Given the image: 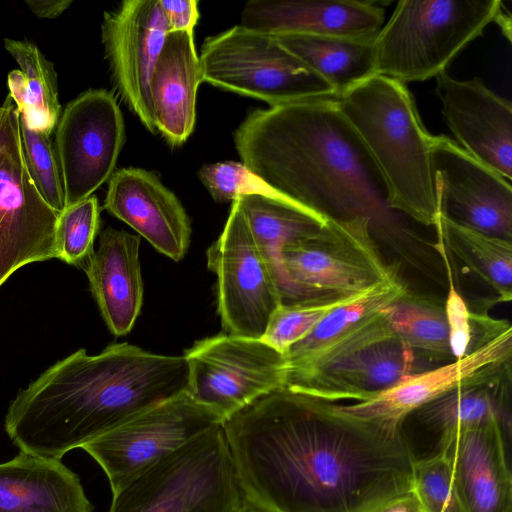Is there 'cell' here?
<instances>
[{
	"label": "cell",
	"instance_id": "24",
	"mask_svg": "<svg viewBox=\"0 0 512 512\" xmlns=\"http://www.w3.org/2000/svg\"><path fill=\"white\" fill-rule=\"evenodd\" d=\"M0 512H93V505L61 459L20 451L0 463Z\"/></svg>",
	"mask_w": 512,
	"mask_h": 512
},
{
	"label": "cell",
	"instance_id": "25",
	"mask_svg": "<svg viewBox=\"0 0 512 512\" xmlns=\"http://www.w3.org/2000/svg\"><path fill=\"white\" fill-rule=\"evenodd\" d=\"M510 380L511 376L454 389L410 414L407 418L415 419L432 436L433 444L427 455L442 437L456 431L492 420L511 426Z\"/></svg>",
	"mask_w": 512,
	"mask_h": 512
},
{
	"label": "cell",
	"instance_id": "20",
	"mask_svg": "<svg viewBox=\"0 0 512 512\" xmlns=\"http://www.w3.org/2000/svg\"><path fill=\"white\" fill-rule=\"evenodd\" d=\"M104 208L160 253L174 261L185 256L191 236L189 217L175 194L153 172L141 168L114 172Z\"/></svg>",
	"mask_w": 512,
	"mask_h": 512
},
{
	"label": "cell",
	"instance_id": "27",
	"mask_svg": "<svg viewBox=\"0 0 512 512\" xmlns=\"http://www.w3.org/2000/svg\"><path fill=\"white\" fill-rule=\"evenodd\" d=\"M4 47L19 66L7 76L8 95L31 129L50 136L61 115L53 63L31 41L5 38Z\"/></svg>",
	"mask_w": 512,
	"mask_h": 512
},
{
	"label": "cell",
	"instance_id": "29",
	"mask_svg": "<svg viewBox=\"0 0 512 512\" xmlns=\"http://www.w3.org/2000/svg\"><path fill=\"white\" fill-rule=\"evenodd\" d=\"M407 289L399 275L363 292L336 308L311 333L286 352L288 369L304 366L372 320Z\"/></svg>",
	"mask_w": 512,
	"mask_h": 512
},
{
	"label": "cell",
	"instance_id": "14",
	"mask_svg": "<svg viewBox=\"0 0 512 512\" xmlns=\"http://www.w3.org/2000/svg\"><path fill=\"white\" fill-rule=\"evenodd\" d=\"M124 142L123 116L111 91L89 89L67 104L54 144L65 207L92 196L110 179Z\"/></svg>",
	"mask_w": 512,
	"mask_h": 512
},
{
	"label": "cell",
	"instance_id": "4",
	"mask_svg": "<svg viewBox=\"0 0 512 512\" xmlns=\"http://www.w3.org/2000/svg\"><path fill=\"white\" fill-rule=\"evenodd\" d=\"M335 99L385 181L389 209L435 226L433 135L406 84L375 74Z\"/></svg>",
	"mask_w": 512,
	"mask_h": 512
},
{
	"label": "cell",
	"instance_id": "16",
	"mask_svg": "<svg viewBox=\"0 0 512 512\" xmlns=\"http://www.w3.org/2000/svg\"><path fill=\"white\" fill-rule=\"evenodd\" d=\"M168 33L159 0H125L104 13L101 25L114 87L152 133L156 128L150 81Z\"/></svg>",
	"mask_w": 512,
	"mask_h": 512
},
{
	"label": "cell",
	"instance_id": "26",
	"mask_svg": "<svg viewBox=\"0 0 512 512\" xmlns=\"http://www.w3.org/2000/svg\"><path fill=\"white\" fill-rule=\"evenodd\" d=\"M375 36L350 38L323 35H276L274 37L283 48L327 82L335 90L337 98L349 88L376 74Z\"/></svg>",
	"mask_w": 512,
	"mask_h": 512
},
{
	"label": "cell",
	"instance_id": "34",
	"mask_svg": "<svg viewBox=\"0 0 512 512\" xmlns=\"http://www.w3.org/2000/svg\"><path fill=\"white\" fill-rule=\"evenodd\" d=\"M100 227V207L95 196L65 207L55 227L57 258L79 265L94 251V240Z\"/></svg>",
	"mask_w": 512,
	"mask_h": 512
},
{
	"label": "cell",
	"instance_id": "9",
	"mask_svg": "<svg viewBox=\"0 0 512 512\" xmlns=\"http://www.w3.org/2000/svg\"><path fill=\"white\" fill-rule=\"evenodd\" d=\"M199 60L203 82L270 107L336 98L335 90L273 35L241 25L206 38Z\"/></svg>",
	"mask_w": 512,
	"mask_h": 512
},
{
	"label": "cell",
	"instance_id": "11",
	"mask_svg": "<svg viewBox=\"0 0 512 512\" xmlns=\"http://www.w3.org/2000/svg\"><path fill=\"white\" fill-rule=\"evenodd\" d=\"M187 394L225 420L260 396L286 387L284 354L262 339L218 334L185 350Z\"/></svg>",
	"mask_w": 512,
	"mask_h": 512
},
{
	"label": "cell",
	"instance_id": "3",
	"mask_svg": "<svg viewBox=\"0 0 512 512\" xmlns=\"http://www.w3.org/2000/svg\"><path fill=\"white\" fill-rule=\"evenodd\" d=\"M234 141L250 171L326 221L377 223L392 211L377 165L335 98L253 111Z\"/></svg>",
	"mask_w": 512,
	"mask_h": 512
},
{
	"label": "cell",
	"instance_id": "40",
	"mask_svg": "<svg viewBox=\"0 0 512 512\" xmlns=\"http://www.w3.org/2000/svg\"><path fill=\"white\" fill-rule=\"evenodd\" d=\"M376 512H422L415 495L410 492L389 502Z\"/></svg>",
	"mask_w": 512,
	"mask_h": 512
},
{
	"label": "cell",
	"instance_id": "12",
	"mask_svg": "<svg viewBox=\"0 0 512 512\" xmlns=\"http://www.w3.org/2000/svg\"><path fill=\"white\" fill-rule=\"evenodd\" d=\"M223 417L183 393L86 443L115 494L140 473L178 451Z\"/></svg>",
	"mask_w": 512,
	"mask_h": 512
},
{
	"label": "cell",
	"instance_id": "2",
	"mask_svg": "<svg viewBox=\"0 0 512 512\" xmlns=\"http://www.w3.org/2000/svg\"><path fill=\"white\" fill-rule=\"evenodd\" d=\"M188 364L114 343L57 361L8 407L4 427L20 451L61 459L142 412L187 392Z\"/></svg>",
	"mask_w": 512,
	"mask_h": 512
},
{
	"label": "cell",
	"instance_id": "15",
	"mask_svg": "<svg viewBox=\"0 0 512 512\" xmlns=\"http://www.w3.org/2000/svg\"><path fill=\"white\" fill-rule=\"evenodd\" d=\"M438 216L465 228L512 241V187L445 135L432 136Z\"/></svg>",
	"mask_w": 512,
	"mask_h": 512
},
{
	"label": "cell",
	"instance_id": "36",
	"mask_svg": "<svg viewBox=\"0 0 512 512\" xmlns=\"http://www.w3.org/2000/svg\"><path fill=\"white\" fill-rule=\"evenodd\" d=\"M23 151L30 175L47 204L58 214L65 208L64 190L50 136L31 129L20 116Z\"/></svg>",
	"mask_w": 512,
	"mask_h": 512
},
{
	"label": "cell",
	"instance_id": "33",
	"mask_svg": "<svg viewBox=\"0 0 512 512\" xmlns=\"http://www.w3.org/2000/svg\"><path fill=\"white\" fill-rule=\"evenodd\" d=\"M360 294L281 304L271 315L262 340L285 355L291 346L308 336L333 310Z\"/></svg>",
	"mask_w": 512,
	"mask_h": 512
},
{
	"label": "cell",
	"instance_id": "21",
	"mask_svg": "<svg viewBox=\"0 0 512 512\" xmlns=\"http://www.w3.org/2000/svg\"><path fill=\"white\" fill-rule=\"evenodd\" d=\"M385 10L359 0H251L240 25L269 35H323L350 38L375 36Z\"/></svg>",
	"mask_w": 512,
	"mask_h": 512
},
{
	"label": "cell",
	"instance_id": "6",
	"mask_svg": "<svg viewBox=\"0 0 512 512\" xmlns=\"http://www.w3.org/2000/svg\"><path fill=\"white\" fill-rule=\"evenodd\" d=\"M374 224L328 220L314 234L284 246L276 276L281 304L356 295L399 275L378 249Z\"/></svg>",
	"mask_w": 512,
	"mask_h": 512
},
{
	"label": "cell",
	"instance_id": "18",
	"mask_svg": "<svg viewBox=\"0 0 512 512\" xmlns=\"http://www.w3.org/2000/svg\"><path fill=\"white\" fill-rule=\"evenodd\" d=\"M435 93L457 144L507 180H512V103L490 90L481 78L458 80L446 71Z\"/></svg>",
	"mask_w": 512,
	"mask_h": 512
},
{
	"label": "cell",
	"instance_id": "1",
	"mask_svg": "<svg viewBox=\"0 0 512 512\" xmlns=\"http://www.w3.org/2000/svg\"><path fill=\"white\" fill-rule=\"evenodd\" d=\"M245 499L270 512H376L412 492L403 425L283 387L222 423Z\"/></svg>",
	"mask_w": 512,
	"mask_h": 512
},
{
	"label": "cell",
	"instance_id": "8",
	"mask_svg": "<svg viewBox=\"0 0 512 512\" xmlns=\"http://www.w3.org/2000/svg\"><path fill=\"white\" fill-rule=\"evenodd\" d=\"M434 367L392 334L381 309L312 362L288 369L286 387L332 403L362 402Z\"/></svg>",
	"mask_w": 512,
	"mask_h": 512
},
{
	"label": "cell",
	"instance_id": "41",
	"mask_svg": "<svg viewBox=\"0 0 512 512\" xmlns=\"http://www.w3.org/2000/svg\"><path fill=\"white\" fill-rule=\"evenodd\" d=\"M241 512H270L248 500H245V504L241 510Z\"/></svg>",
	"mask_w": 512,
	"mask_h": 512
},
{
	"label": "cell",
	"instance_id": "7",
	"mask_svg": "<svg viewBox=\"0 0 512 512\" xmlns=\"http://www.w3.org/2000/svg\"><path fill=\"white\" fill-rule=\"evenodd\" d=\"M245 500L220 424L113 494L109 512H241Z\"/></svg>",
	"mask_w": 512,
	"mask_h": 512
},
{
	"label": "cell",
	"instance_id": "17",
	"mask_svg": "<svg viewBox=\"0 0 512 512\" xmlns=\"http://www.w3.org/2000/svg\"><path fill=\"white\" fill-rule=\"evenodd\" d=\"M511 356L512 328L460 360L407 377L369 400L338 405L356 418L403 425L414 411L454 389L511 376Z\"/></svg>",
	"mask_w": 512,
	"mask_h": 512
},
{
	"label": "cell",
	"instance_id": "35",
	"mask_svg": "<svg viewBox=\"0 0 512 512\" xmlns=\"http://www.w3.org/2000/svg\"><path fill=\"white\" fill-rule=\"evenodd\" d=\"M412 493L422 512H467L450 463L442 452L415 460Z\"/></svg>",
	"mask_w": 512,
	"mask_h": 512
},
{
	"label": "cell",
	"instance_id": "13",
	"mask_svg": "<svg viewBox=\"0 0 512 512\" xmlns=\"http://www.w3.org/2000/svg\"><path fill=\"white\" fill-rule=\"evenodd\" d=\"M206 257L208 268L217 277V311L223 330L262 339L282 298L272 267L237 200L232 202L224 229L207 249Z\"/></svg>",
	"mask_w": 512,
	"mask_h": 512
},
{
	"label": "cell",
	"instance_id": "38",
	"mask_svg": "<svg viewBox=\"0 0 512 512\" xmlns=\"http://www.w3.org/2000/svg\"><path fill=\"white\" fill-rule=\"evenodd\" d=\"M169 32L193 34L198 22L197 0H159Z\"/></svg>",
	"mask_w": 512,
	"mask_h": 512
},
{
	"label": "cell",
	"instance_id": "37",
	"mask_svg": "<svg viewBox=\"0 0 512 512\" xmlns=\"http://www.w3.org/2000/svg\"><path fill=\"white\" fill-rule=\"evenodd\" d=\"M198 176L212 198L218 202H233L241 196L260 195L297 205L270 187L242 162L206 164L200 168Z\"/></svg>",
	"mask_w": 512,
	"mask_h": 512
},
{
	"label": "cell",
	"instance_id": "22",
	"mask_svg": "<svg viewBox=\"0 0 512 512\" xmlns=\"http://www.w3.org/2000/svg\"><path fill=\"white\" fill-rule=\"evenodd\" d=\"M139 248V236L107 227L84 265L92 295L115 336L128 334L141 311L144 289Z\"/></svg>",
	"mask_w": 512,
	"mask_h": 512
},
{
	"label": "cell",
	"instance_id": "5",
	"mask_svg": "<svg viewBox=\"0 0 512 512\" xmlns=\"http://www.w3.org/2000/svg\"><path fill=\"white\" fill-rule=\"evenodd\" d=\"M501 13L500 0H400L374 38L376 74L436 77Z\"/></svg>",
	"mask_w": 512,
	"mask_h": 512
},
{
	"label": "cell",
	"instance_id": "10",
	"mask_svg": "<svg viewBox=\"0 0 512 512\" xmlns=\"http://www.w3.org/2000/svg\"><path fill=\"white\" fill-rule=\"evenodd\" d=\"M19 120L20 113L7 95L0 105V287L23 266L57 258L59 214L30 175Z\"/></svg>",
	"mask_w": 512,
	"mask_h": 512
},
{
	"label": "cell",
	"instance_id": "30",
	"mask_svg": "<svg viewBox=\"0 0 512 512\" xmlns=\"http://www.w3.org/2000/svg\"><path fill=\"white\" fill-rule=\"evenodd\" d=\"M235 200L275 278L281 249L314 234L328 222L298 205L260 195Z\"/></svg>",
	"mask_w": 512,
	"mask_h": 512
},
{
	"label": "cell",
	"instance_id": "19",
	"mask_svg": "<svg viewBox=\"0 0 512 512\" xmlns=\"http://www.w3.org/2000/svg\"><path fill=\"white\" fill-rule=\"evenodd\" d=\"M510 439L511 426L492 420L442 437L429 453L448 459L467 512H512Z\"/></svg>",
	"mask_w": 512,
	"mask_h": 512
},
{
	"label": "cell",
	"instance_id": "32",
	"mask_svg": "<svg viewBox=\"0 0 512 512\" xmlns=\"http://www.w3.org/2000/svg\"><path fill=\"white\" fill-rule=\"evenodd\" d=\"M436 248L442 256L449 282L444 308L450 349L453 359L460 360L512 327L506 320L495 319L486 313L474 312L468 308L454 285L448 253L439 239Z\"/></svg>",
	"mask_w": 512,
	"mask_h": 512
},
{
	"label": "cell",
	"instance_id": "31",
	"mask_svg": "<svg viewBox=\"0 0 512 512\" xmlns=\"http://www.w3.org/2000/svg\"><path fill=\"white\" fill-rule=\"evenodd\" d=\"M434 227L446 250L485 282L498 301L512 299V241L465 228L441 216Z\"/></svg>",
	"mask_w": 512,
	"mask_h": 512
},
{
	"label": "cell",
	"instance_id": "23",
	"mask_svg": "<svg viewBox=\"0 0 512 512\" xmlns=\"http://www.w3.org/2000/svg\"><path fill=\"white\" fill-rule=\"evenodd\" d=\"M202 82L193 34L169 32L151 76L150 92L156 131L171 146L185 143L194 130Z\"/></svg>",
	"mask_w": 512,
	"mask_h": 512
},
{
	"label": "cell",
	"instance_id": "28",
	"mask_svg": "<svg viewBox=\"0 0 512 512\" xmlns=\"http://www.w3.org/2000/svg\"><path fill=\"white\" fill-rule=\"evenodd\" d=\"M382 312L392 334L418 356L436 366L455 361L443 301L406 289Z\"/></svg>",
	"mask_w": 512,
	"mask_h": 512
},
{
	"label": "cell",
	"instance_id": "39",
	"mask_svg": "<svg viewBox=\"0 0 512 512\" xmlns=\"http://www.w3.org/2000/svg\"><path fill=\"white\" fill-rule=\"evenodd\" d=\"M28 8L38 17L54 19L66 11L72 0H26Z\"/></svg>",
	"mask_w": 512,
	"mask_h": 512
}]
</instances>
